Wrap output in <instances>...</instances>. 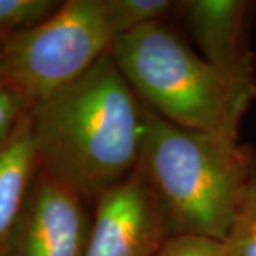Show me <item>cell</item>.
I'll return each mask as SVG.
<instances>
[{
  "label": "cell",
  "mask_w": 256,
  "mask_h": 256,
  "mask_svg": "<svg viewBox=\"0 0 256 256\" xmlns=\"http://www.w3.org/2000/svg\"><path fill=\"white\" fill-rule=\"evenodd\" d=\"M38 168L94 205L141 161L146 107L111 53L32 110Z\"/></svg>",
  "instance_id": "1"
},
{
  "label": "cell",
  "mask_w": 256,
  "mask_h": 256,
  "mask_svg": "<svg viewBox=\"0 0 256 256\" xmlns=\"http://www.w3.org/2000/svg\"><path fill=\"white\" fill-rule=\"evenodd\" d=\"M255 158V148L239 140L180 127L146 107L140 162L170 236L224 240Z\"/></svg>",
  "instance_id": "2"
},
{
  "label": "cell",
  "mask_w": 256,
  "mask_h": 256,
  "mask_svg": "<svg viewBox=\"0 0 256 256\" xmlns=\"http://www.w3.org/2000/svg\"><path fill=\"white\" fill-rule=\"evenodd\" d=\"M110 53L140 100L160 117L188 130L239 140L256 88L215 70L164 22L120 37Z\"/></svg>",
  "instance_id": "3"
},
{
  "label": "cell",
  "mask_w": 256,
  "mask_h": 256,
  "mask_svg": "<svg viewBox=\"0 0 256 256\" xmlns=\"http://www.w3.org/2000/svg\"><path fill=\"white\" fill-rule=\"evenodd\" d=\"M114 42L102 0H67L0 42V74L36 106L78 80Z\"/></svg>",
  "instance_id": "4"
},
{
  "label": "cell",
  "mask_w": 256,
  "mask_h": 256,
  "mask_svg": "<svg viewBox=\"0 0 256 256\" xmlns=\"http://www.w3.org/2000/svg\"><path fill=\"white\" fill-rule=\"evenodd\" d=\"M168 238L164 215L140 162L94 202L84 256H156Z\"/></svg>",
  "instance_id": "5"
},
{
  "label": "cell",
  "mask_w": 256,
  "mask_h": 256,
  "mask_svg": "<svg viewBox=\"0 0 256 256\" xmlns=\"http://www.w3.org/2000/svg\"><path fill=\"white\" fill-rule=\"evenodd\" d=\"M92 218L88 202L38 168L6 256H84Z\"/></svg>",
  "instance_id": "6"
},
{
  "label": "cell",
  "mask_w": 256,
  "mask_h": 256,
  "mask_svg": "<svg viewBox=\"0 0 256 256\" xmlns=\"http://www.w3.org/2000/svg\"><path fill=\"white\" fill-rule=\"evenodd\" d=\"M255 3L248 0H188L181 10L202 58L215 70L249 88H256L255 54L249 26Z\"/></svg>",
  "instance_id": "7"
},
{
  "label": "cell",
  "mask_w": 256,
  "mask_h": 256,
  "mask_svg": "<svg viewBox=\"0 0 256 256\" xmlns=\"http://www.w3.org/2000/svg\"><path fill=\"white\" fill-rule=\"evenodd\" d=\"M38 171L32 114L0 148V256H6L13 230Z\"/></svg>",
  "instance_id": "8"
},
{
  "label": "cell",
  "mask_w": 256,
  "mask_h": 256,
  "mask_svg": "<svg viewBox=\"0 0 256 256\" xmlns=\"http://www.w3.org/2000/svg\"><path fill=\"white\" fill-rule=\"evenodd\" d=\"M102 3L116 40L137 28L164 22L181 8V2L172 0H102Z\"/></svg>",
  "instance_id": "9"
},
{
  "label": "cell",
  "mask_w": 256,
  "mask_h": 256,
  "mask_svg": "<svg viewBox=\"0 0 256 256\" xmlns=\"http://www.w3.org/2000/svg\"><path fill=\"white\" fill-rule=\"evenodd\" d=\"M222 242L228 256H256V158Z\"/></svg>",
  "instance_id": "10"
},
{
  "label": "cell",
  "mask_w": 256,
  "mask_h": 256,
  "mask_svg": "<svg viewBox=\"0 0 256 256\" xmlns=\"http://www.w3.org/2000/svg\"><path fill=\"white\" fill-rule=\"evenodd\" d=\"M63 2L0 0V42L50 18Z\"/></svg>",
  "instance_id": "11"
},
{
  "label": "cell",
  "mask_w": 256,
  "mask_h": 256,
  "mask_svg": "<svg viewBox=\"0 0 256 256\" xmlns=\"http://www.w3.org/2000/svg\"><path fill=\"white\" fill-rule=\"evenodd\" d=\"M33 104L0 74V148L32 114Z\"/></svg>",
  "instance_id": "12"
},
{
  "label": "cell",
  "mask_w": 256,
  "mask_h": 256,
  "mask_svg": "<svg viewBox=\"0 0 256 256\" xmlns=\"http://www.w3.org/2000/svg\"><path fill=\"white\" fill-rule=\"evenodd\" d=\"M156 256H228L224 242L201 235L170 236Z\"/></svg>",
  "instance_id": "13"
}]
</instances>
